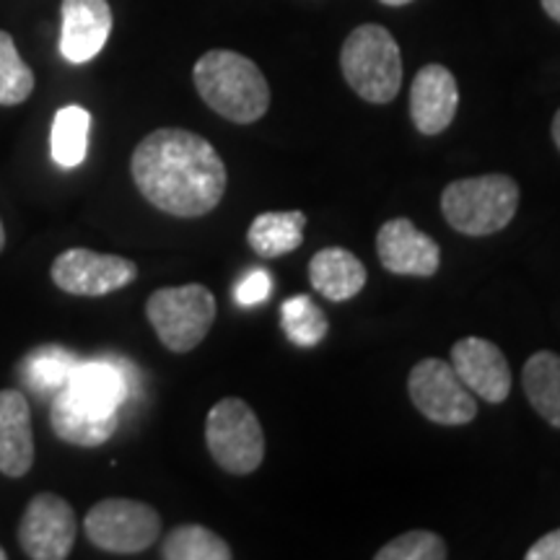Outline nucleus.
Instances as JSON below:
<instances>
[{
	"mask_svg": "<svg viewBox=\"0 0 560 560\" xmlns=\"http://www.w3.org/2000/svg\"><path fill=\"white\" fill-rule=\"evenodd\" d=\"M130 174L138 192L174 219H200L219 208L226 192V164L192 130L161 128L136 145Z\"/></svg>",
	"mask_w": 560,
	"mask_h": 560,
	"instance_id": "nucleus-1",
	"label": "nucleus"
},
{
	"mask_svg": "<svg viewBox=\"0 0 560 560\" xmlns=\"http://www.w3.org/2000/svg\"><path fill=\"white\" fill-rule=\"evenodd\" d=\"M192 81L215 115L236 125L262 120L270 109V86L255 60L234 50H208L195 62Z\"/></svg>",
	"mask_w": 560,
	"mask_h": 560,
	"instance_id": "nucleus-2",
	"label": "nucleus"
},
{
	"mask_svg": "<svg viewBox=\"0 0 560 560\" xmlns=\"http://www.w3.org/2000/svg\"><path fill=\"white\" fill-rule=\"evenodd\" d=\"M520 210V185L509 174L457 179L441 192V213L465 236L499 234Z\"/></svg>",
	"mask_w": 560,
	"mask_h": 560,
	"instance_id": "nucleus-3",
	"label": "nucleus"
},
{
	"mask_svg": "<svg viewBox=\"0 0 560 560\" xmlns=\"http://www.w3.org/2000/svg\"><path fill=\"white\" fill-rule=\"evenodd\" d=\"M340 68L348 86L371 104H389L402 86V55L397 39L380 24H363L342 42Z\"/></svg>",
	"mask_w": 560,
	"mask_h": 560,
	"instance_id": "nucleus-4",
	"label": "nucleus"
},
{
	"mask_svg": "<svg viewBox=\"0 0 560 560\" xmlns=\"http://www.w3.org/2000/svg\"><path fill=\"white\" fill-rule=\"evenodd\" d=\"M145 317L172 353H190L215 322V296L202 283L170 285L145 301Z\"/></svg>",
	"mask_w": 560,
	"mask_h": 560,
	"instance_id": "nucleus-5",
	"label": "nucleus"
},
{
	"mask_svg": "<svg viewBox=\"0 0 560 560\" xmlns=\"http://www.w3.org/2000/svg\"><path fill=\"white\" fill-rule=\"evenodd\" d=\"M206 444L215 465L229 475H249L265 459L260 418L242 397H223L206 418Z\"/></svg>",
	"mask_w": 560,
	"mask_h": 560,
	"instance_id": "nucleus-6",
	"label": "nucleus"
},
{
	"mask_svg": "<svg viewBox=\"0 0 560 560\" xmlns=\"http://www.w3.org/2000/svg\"><path fill=\"white\" fill-rule=\"evenodd\" d=\"M89 542L115 556H138L161 535L159 511L143 501L104 499L89 509L83 520Z\"/></svg>",
	"mask_w": 560,
	"mask_h": 560,
	"instance_id": "nucleus-7",
	"label": "nucleus"
},
{
	"mask_svg": "<svg viewBox=\"0 0 560 560\" xmlns=\"http://www.w3.org/2000/svg\"><path fill=\"white\" fill-rule=\"evenodd\" d=\"M410 400L420 416L439 425H467L478 416L475 395L465 387L452 363L423 359L408 376Z\"/></svg>",
	"mask_w": 560,
	"mask_h": 560,
	"instance_id": "nucleus-8",
	"label": "nucleus"
},
{
	"mask_svg": "<svg viewBox=\"0 0 560 560\" xmlns=\"http://www.w3.org/2000/svg\"><path fill=\"white\" fill-rule=\"evenodd\" d=\"M52 283L70 296H107L138 278V265L120 255H102L94 249H66L50 268Z\"/></svg>",
	"mask_w": 560,
	"mask_h": 560,
	"instance_id": "nucleus-9",
	"label": "nucleus"
},
{
	"mask_svg": "<svg viewBox=\"0 0 560 560\" xmlns=\"http://www.w3.org/2000/svg\"><path fill=\"white\" fill-rule=\"evenodd\" d=\"M79 537V520L66 499L37 493L19 522V542L32 560H66Z\"/></svg>",
	"mask_w": 560,
	"mask_h": 560,
	"instance_id": "nucleus-10",
	"label": "nucleus"
},
{
	"mask_svg": "<svg viewBox=\"0 0 560 560\" xmlns=\"http://www.w3.org/2000/svg\"><path fill=\"white\" fill-rule=\"evenodd\" d=\"M376 255L384 270L408 278L436 276L441 249L436 240L420 231L410 219H389L376 234Z\"/></svg>",
	"mask_w": 560,
	"mask_h": 560,
	"instance_id": "nucleus-11",
	"label": "nucleus"
},
{
	"mask_svg": "<svg viewBox=\"0 0 560 560\" xmlns=\"http://www.w3.org/2000/svg\"><path fill=\"white\" fill-rule=\"evenodd\" d=\"M452 366L475 397L501 405L511 395V369L503 350L486 338H462L452 346Z\"/></svg>",
	"mask_w": 560,
	"mask_h": 560,
	"instance_id": "nucleus-12",
	"label": "nucleus"
},
{
	"mask_svg": "<svg viewBox=\"0 0 560 560\" xmlns=\"http://www.w3.org/2000/svg\"><path fill=\"white\" fill-rule=\"evenodd\" d=\"M112 34L109 0H62L60 55L73 66L94 60Z\"/></svg>",
	"mask_w": 560,
	"mask_h": 560,
	"instance_id": "nucleus-13",
	"label": "nucleus"
},
{
	"mask_svg": "<svg viewBox=\"0 0 560 560\" xmlns=\"http://www.w3.org/2000/svg\"><path fill=\"white\" fill-rule=\"evenodd\" d=\"M459 86L450 68L423 66L412 79L410 117L420 136H441L457 117Z\"/></svg>",
	"mask_w": 560,
	"mask_h": 560,
	"instance_id": "nucleus-14",
	"label": "nucleus"
},
{
	"mask_svg": "<svg viewBox=\"0 0 560 560\" xmlns=\"http://www.w3.org/2000/svg\"><path fill=\"white\" fill-rule=\"evenodd\" d=\"M34 465L32 408L24 392L0 389V472L24 478Z\"/></svg>",
	"mask_w": 560,
	"mask_h": 560,
	"instance_id": "nucleus-15",
	"label": "nucleus"
},
{
	"mask_svg": "<svg viewBox=\"0 0 560 560\" xmlns=\"http://www.w3.org/2000/svg\"><path fill=\"white\" fill-rule=\"evenodd\" d=\"M62 389L83 410L94 412V416H112L128 397V380H125V371L115 363L79 361Z\"/></svg>",
	"mask_w": 560,
	"mask_h": 560,
	"instance_id": "nucleus-16",
	"label": "nucleus"
},
{
	"mask_svg": "<svg viewBox=\"0 0 560 560\" xmlns=\"http://www.w3.org/2000/svg\"><path fill=\"white\" fill-rule=\"evenodd\" d=\"M366 268L353 252L342 247H325L310 260L312 289L330 301H350L366 285Z\"/></svg>",
	"mask_w": 560,
	"mask_h": 560,
	"instance_id": "nucleus-17",
	"label": "nucleus"
},
{
	"mask_svg": "<svg viewBox=\"0 0 560 560\" xmlns=\"http://www.w3.org/2000/svg\"><path fill=\"white\" fill-rule=\"evenodd\" d=\"M50 423H52L55 436L60 441L94 450V446L107 444V441L115 436L117 412H112V416H94V412L83 410L81 405L70 400L66 389H60L52 400Z\"/></svg>",
	"mask_w": 560,
	"mask_h": 560,
	"instance_id": "nucleus-18",
	"label": "nucleus"
},
{
	"mask_svg": "<svg viewBox=\"0 0 560 560\" xmlns=\"http://www.w3.org/2000/svg\"><path fill=\"white\" fill-rule=\"evenodd\" d=\"M306 213L304 210H268L249 223L247 242L262 260L291 255L304 244Z\"/></svg>",
	"mask_w": 560,
	"mask_h": 560,
	"instance_id": "nucleus-19",
	"label": "nucleus"
},
{
	"mask_svg": "<svg viewBox=\"0 0 560 560\" xmlns=\"http://www.w3.org/2000/svg\"><path fill=\"white\" fill-rule=\"evenodd\" d=\"M524 395L537 416L560 431V355L537 350L522 371Z\"/></svg>",
	"mask_w": 560,
	"mask_h": 560,
	"instance_id": "nucleus-20",
	"label": "nucleus"
},
{
	"mask_svg": "<svg viewBox=\"0 0 560 560\" xmlns=\"http://www.w3.org/2000/svg\"><path fill=\"white\" fill-rule=\"evenodd\" d=\"M89 128L91 115L83 107L70 104V107L58 109L50 136L55 164H60L62 170H75V166L83 164L89 151Z\"/></svg>",
	"mask_w": 560,
	"mask_h": 560,
	"instance_id": "nucleus-21",
	"label": "nucleus"
},
{
	"mask_svg": "<svg viewBox=\"0 0 560 560\" xmlns=\"http://www.w3.org/2000/svg\"><path fill=\"white\" fill-rule=\"evenodd\" d=\"M229 542L200 524H179L161 545L164 560H231Z\"/></svg>",
	"mask_w": 560,
	"mask_h": 560,
	"instance_id": "nucleus-22",
	"label": "nucleus"
},
{
	"mask_svg": "<svg viewBox=\"0 0 560 560\" xmlns=\"http://www.w3.org/2000/svg\"><path fill=\"white\" fill-rule=\"evenodd\" d=\"M280 325H283L285 338L301 348L319 346L327 338V332H330L327 314L306 293L283 301V306H280Z\"/></svg>",
	"mask_w": 560,
	"mask_h": 560,
	"instance_id": "nucleus-23",
	"label": "nucleus"
},
{
	"mask_svg": "<svg viewBox=\"0 0 560 560\" xmlns=\"http://www.w3.org/2000/svg\"><path fill=\"white\" fill-rule=\"evenodd\" d=\"M75 363H79V359H75L73 353L50 346V348L34 350V353L26 355L21 371H24L26 384H30L37 395H45V392H60L66 387L70 374H73Z\"/></svg>",
	"mask_w": 560,
	"mask_h": 560,
	"instance_id": "nucleus-24",
	"label": "nucleus"
},
{
	"mask_svg": "<svg viewBox=\"0 0 560 560\" xmlns=\"http://www.w3.org/2000/svg\"><path fill=\"white\" fill-rule=\"evenodd\" d=\"M34 70L21 60L16 42L0 32V107H19L32 96Z\"/></svg>",
	"mask_w": 560,
	"mask_h": 560,
	"instance_id": "nucleus-25",
	"label": "nucleus"
},
{
	"mask_svg": "<svg viewBox=\"0 0 560 560\" xmlns=\"http://www.w3.org/2000/svg\"><path fill=\"white\" fill-rule=\"evenodd\" d=\"M450 556L444 537L429 529H410L374 552L376 560H444Z\"/></svg>",
	"mask_w": 560,
	"mask_h": 560,
	"instance_id": "nucleus-26",
	"label": "nucleus"
},
{
	"mask_svg": "<svg viewBox=\"0 0 560 560\" xmlns=\"http://www.w3.org/2000/svg\"><path fill=\"white\" fill-rule=\"evenodd\" d=\"M270 291H272L270 272L268 270H252L240 280L234 296L242 306H252V304H262V301L270 296Z\"/></svg>",
	"mask_w": 560,
	"mask_h": 560,
	"instance_id": "nucleus-27",
	"label": "nucleus"
},
{
	"mask_svg": "<svg viewBox=\"0 0 560 560\" xmlns=\"http://www.w3.org/2000/svg\"><path fill=\"white\" fill-rule=\"evenodd\" d=\"M527 560H560V529H552L542 535L532 548L527 550Z\"/></svg>",
	"mask_w": 560,
	"mask_h": 560,
	"instance_id": "nucleus-28",
	"label": "nucleus"
},
{
	"mask_svg": "<svg viewBox=\"0 0 560 560\" xmlns=\"http://www.w3.org/2000/svg\"><path fill=\"white\" fill-rule=\"evenodd\" d=\"M540 3H542L545 13H548L552 21H558V24H560V0H540Z\"/></svg>",
	"mask_w": 560,
	"mask_h": 560,
	"instance_id": "nucleus-29",
	"label": "nucleus"
},
{
	"mask_svg": "<svg viewBox=\"0 0 560 560\" xmlns=\"http://www.w3.org/2000/svg\"><path fill=\"white\" fill-rule=\"evenodd\" d=\"M550 132H552V140H556V145H558V151H560V109L556 112V117H552Z\"/></svg>",
	"mask_w": 560,
	"mask_h": 560,
	"instance_id": "nucleus-30",
	"label": "nucleus"
},
{
	"mask_svg": "<svg viewBox=\"0 0 560 560\" xmlns=\"http://www.w3.org/2000/svg\"><path fill=\"white\" fill-rule=\"evenodd\" d=\"M380 3H384V5H408V3H412V0H380Z\"/></svg>",
	"mask_w": 560,
	"mask_h": 560,
	"instance_id": "nucleus-31",
	"label": "nucleus"
},
{
	"mask_svg": "<svg viewBox=\"0 0 560 560\" xmlns=\"http://www.w3.org/2000/svg\"><path fill=\"white\" fill-rule=\"evenodd\" d=\"M5 249V229H3V221H0V252Z\"/></svg>",
	"mask_w": 560,
	"mask_h": 560,
	"instance_id": "nucleus-32",
	"label": "nucleus"
},
{
	"mask_svg": "<svg viewBox=\"0 0 560 560\" xmlns=\"http://www.w3.org/2000/svg\"><path fill=\"white\" fill-rule=\"evenodd\" d=\"M5 558H9V552H5L3 548H0V560H5Z\"/></svg>",
	"mask_w": 560,
	"mask_h": 560,
	"instance_id": "nucleus-33",
	"label": "nucleus"
}]
</instances>
